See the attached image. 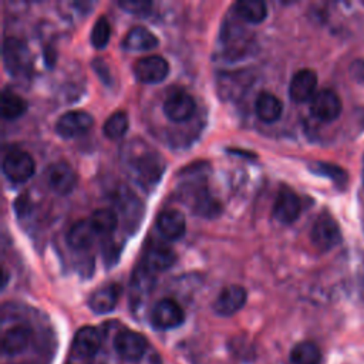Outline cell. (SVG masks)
Instances as JSON below:
<instances>
[{
    "instance_id": "obj_1",
    "label": "cell",
    "mask_w": 364,
    "mask_h": 364,
    "mask_svg": "<svg viewBox=\"0 0 364 364\" xmlns=\"http://www.w3.org/2000/svg\"><path fill=\"white\" fill-rule=\"evenodd\" d=\"M129 169L132 178L148 191L161 179L165 169V162L156 151L148 146L131 156Z\"/></svg>"
},
{
    "instance_id": "obj_2",
    "label": "cell",
    "mask_w": 364,
    "mask_h": 364,
    "mask_svg": "<svg viewBox=\"0 0 364 364\" xmlns=\"http://www.w3.org/2000/svg\"><path fill=\"white\" fill-rule=\"evenodd\" d=\"M3 63L11 75H24L31 68V54L21 40L7 37L3 43Z\"/></svg>"
},
{
    "instance_id": "obj_3",
    "label": "cell",
    "mask_w": 364,
    "mask_h": 364,
    "mask_svg": "<svg viewBox=\"0 0 364 364\" xmlns=\"http://www.w3.org/2000/svg\"><path fill=\"white\" fill-rule=\"evenodd\" d=\"M1 166L6 178L14 183H23L28 181L36 171V162L33 156L28 152L20 149L7 152Z\"/></svg>"
},
{
    "instance_id": "obj_4",
    "label": "cell",
    "mask_w": 364,
    "mask_h": 364,
    "mask_svg": "<svg viewBox=\"0 0 364 364\" xmlns=\"http://www.w3.org/2000/svg\"><path fill=\"white\" fill-rule=\"evenodd\" d=\"M149 321L156 330H172L185 321V313L175 300L162 299L154 304Z\"/></svg>"
},
{
    "instance_id": "obj_5",
    "label": "cell",
    "mask_w": 364,
    "mask_h": 364,
    "mask_svg": "<svg viewBox=\"0 0 364 364\" xmlns=\"http://www.w3.org/2000/svg\"><path fill=\"white\" fill-rule=\"evenodd\" d=\"M310 237L318 250L327 252L340 243L341 233L337 222L330 215L321 213L311 226Z\"/></svg>"
},
{
    "instance_id": "obj_6",
    "label": "cell",
    "mask_w": 364,
    "mask_h": 364,
    "mask_svg": "<svg viewBox=\"0 0 364 364\" xmlns=\"http://www.w3.org/2000/svg\"><path fill=\"white\" fill-rule=\"evenodd\" d=\"M134 75L139 82L158 84L169 74V64L162 55L141 57L134 63Z\"/></svg>"
},
{
    "instance_id": "obj_7",
    "label": "cell",
    "mask_w": 364,
    "mask_h": 364,
    "mask_svg": "<svg viewBox=\"0 0 364 364\" xmlns=\"http://www.w3.org/2000/svg\"><path fill=\"white\" fill-rule=\"evenodd\" d=\"M146 338L132 330H121L114 338V348L117 354L128 361H138L146 353Z\"/></svg>"
},
{
    "instance_id": "obj_8",
    "label": "cell",
    "mask_w": 364,
    "mask_h": 364,
    "mask_svg": "<svg viewBox=\"0 0 364 364\" xmlns=\"http://www.w3.org/2000/svg\"><path fill=\"white\" fill-rule=\"evenodd\" d=\"M92 124L94 119L88 112L82 109L67 111L55 121V132L65 139L75 138L85 134Z\"/></svg>"
},
{
    "instance_id": "obj_9",
    "label": "cell",
    "mask_w": 364,
    "mask_h": 364,
    "mask_svg": "<svg viewBox=\"0 0 364 364\" xmlns=\"http://www.w3.org/2000/svg\"><path fill=\"white\" fill-rule=\"evenodd\" d=\"M343 104L333 90H320L310 100V112L320 121H334L341 112Z\"/></svg>"
},
{
    "instance_id": "obj_10",
    "label": "cell",
    "mask_w": 364,
    "mask_h": 364,
    "mask_svg": "<svg viewBox=\"0 0 364 364\" xmlns=\"http://www.w3.org/2000/svg\"><path fill=\"white\" fill-rule=\"evenodd\" d=\"M47 183L57 195H68L77 185V173L73 166L64 161L51 164L46 172Z\"/></svg>"
},
{
    "instance_id": "obj_11",
    "label": "cell",
    "mask_w": 364,
    "mask_h": 364,
    "mask_svg": "<svg viewBox=\"0 0 364 364\" xmlns=\"http://www.w3.org/2000/svg\"><path fill=\"white\" fill-rule=\"evenodd\" d=\"M247 293L245 287L239 284H230L220 290L218 297L215 299L212 309L218 316L228 317L237 313L246 303Z\"/></svg>"
},
{
    "instance_id": "obj_12",
    "label": "cell",
    "mask_w": 364,
    "mask_h": 364,
    "mask_svg": "<svg viewBox=\"0 0 364 364\" xmlns=\"http://www.w3.org/2000/svg\"><path fill=\"white\" fill-rule=\"evenodd\" d=\"M317 88V74L310 68H301L291 77L289 85V95L294 102L310 101Z\"/></svg>"
},
{
    "instance_id": "obj_13",
    "label": "cell",
    "mask_w": 364,
    "mask_h": 364,
    "mask_svg": "<svg viewBox=\"0 0 364 364\" xmlns=\"http://www.w3.org/2000/svg\"><path fill=\"white\" fill-rule=\"evenodd\" d=\"M196 104L195 100L183 91L171 94L164 102V114L172 122H183L192 118Z\"/></svg>"
},
{
    "instance_id": "obj_14",
    "label": "cell",
    "mask_w": 364,
    "mask_h": 364,
    "mask_svg": "<svg viewBox=\"0 0 364 364\" xmlns=\"http://www.w3.org/2000/svg\"><path fill=\"white\" fill-rule=\"evenodd\" d=\"M301 210V202L299 196L289 188H282L274 199L273 216L280 223H293Z\"/></svg>"
},
{
    "instance_id": "obj_15",
    "label": "cell",
    "mask_w": 364,
    "mask_h": 364,
    "mask_svg": "<svg viewBox=\"0 0 364 364\" xmlns=\"http://www.w3.org/2000/svg\"><path fill=\"white\" fill-rule=\"evenodd\" d=\"M156 225L161 235L168 240L181 239L186 230V220L183 213L173 208L162 210L158 216Z\"/></svg>"
},
{
    "instance_id": "obj_16",
    "label": "cell",
    "mask_w": 364,
    "mask_h": 364,
    "mask_svg": "<svg viewBox=\"0 0 364 364\" xmlns=\"http://www.w3.org/2000/svg\"><path fill=\"white\" fill-rule=\"evenodd\" d=\"M121 296V287L117 283H109L98 287L91 293L88 306L95 314H107L112 311Z\"/></svg>"
},
{
    "instance_id": "obj_17",
    "label": "cell",
    "mask_w": 364,
    "mask_h": 364,
    "mask_svg": "<svg viewBox=\"0 0 364 364\" xmlns=\"http://www.w3.org/2000/svg\"><path fill=\"white\" fill-rule=\"evenodd\" d=\"M101 347V334L95 327L84 326L81 327L73 340V350L81 357H94Z\"/></svg>"
},
{
    "instance_id": "obj_18",
    "label": "cell",
    "mask_w": 364,
    "mask_h": 364,
    "mask_svg": "<svg viewBox=\"0 0 364 364\" xmlns=\"http://www.w3.org/2000/svg\"><path fill=\"white\" fill-rule=\"evenodd\" d=\"M158 46L156 36L144 26H135L128 30L122 40V47L131 53L149 51Z\"/></svg>"
},
{
    "instance_id": "obj_19",
    "label": "cell",
    "mask_w": 364,
    "mask_h": 364,
    "mask_svg": "<svg viewBox=\"0 0 364 364\" xmlns=\"http://www.w3.org/2000/svg\"><path fill=\"white\" fill-rule=\"evenodd\" d=\"M176 262L175 252L166 245H152L144 256V266L152 272H164L172 267Z\"/></svg>"
},
{
    "instance_id": "obj_20",
    "label": "cell",
    "mask_w": 364,
    "mask_h": 364,
    "mask_svg": "<svg viewBox=\"0 0 364 364\" xmlns=\"http://www.w3.org/2000/svg\"><path fill=\"white\" fill-rule=\"evenodd\" d=\"M30 338H31V331L26 326H14L9 328L3 334V340H1L4 354L7 355L21 354L28 347Z\"/></svg>"
},
{
    "instance_id": "obj_21",
    "label": "cell",
    "mask_w": 364,
    "mask_h": 364,
    "mask_svg": "<svg viewBox=\"0 0 364 364\" xmlns=\"http://www.w3.org/2000/svg\"><path fill=\"white\" fill-rule=\"evenodd\" d=\"M97 232L94 230L90 219H81L77 220L68 230L67 233V243L77 250H84L88 249L95 237H97Z\"/></svg>"
},
{
    "instance_id": "obj_22",
    "label": "cell",
    "mask_w": 364,
    "mask_h": 364,
    "mask_svg": "<svg viewBox=\"0 0 364 364\" xmlns=\"http://www.w3.org/2000/svg\"><path fill=\"white\" fill-rule=\"evenodd\" d=\"M255 111H256V115L259 117V119L270 124V122L277 121L282 117L283 104L276 95L264 91L257 95L256 102H255Z\"/></svg>"
},
{
    "instance_id": "obj_23",
    "label": "cell",
    "mask_w": 364,
    "mask_h": 364,
    "mask_svg": "<svg viewBox=\"0 0 364 364\" xmlns=\"http://www.w3.org/2000/svg\"><path fill=\"white\" fill-rule=\"evenodd\" d=\"M235 13L246 23L259 24L267 16V6L260 0H242L235 4Z\"/></svg>"
},
{
    "instance_id": "obj_24",
    "label": "cell",
    "mask_w": 364,
    "mask_h": 364,
    "mask_svg": "<svg viewBox=\"0 0 364 364\" xmlns=\"http://www.w3.org/2000/svg\"><path fill=\"white\" fill-rule=\"evenodd\" d=\"M321 351L313 341H300L290 351L291 364H320Z\"/></svg>"
},
{
    "instance_id": "obj_25",
    "label": "cell",
    "mask_w": 364,
    "mask_h": 364,
    "mask_svg": "<svg viewBox=\"0 0 364 364\" xmlns=\"http://www.w3.org/2000/svg\"><path fill=\"white\" fill-rule=\"evenodd\" d=\"M88 219L94 230L97 232V235H102V236L111 235L118 225L117 213L112 209H107V208L94 210Z\"/></svg>"
},
{
    "instance_id": "obj_26",
    "label": "cell",
    "mask_w": 364,
    "mask_h": 364,
    "mask_svg": "<svg viewBox=\"0 0 364 364\" xmlns=\"http://www.w3.org/2000/svg\"><path fill=\"white\" fill-rule=\"evenodd\" d=\"M27 111V102L16 92L4 91L1 94V115L6 119H16Z\"/></svg>"
},
{
    "instance_id": "obj_27",
    "label": "cell",
    "mask_w": 364,
    "mask_h": 364,
    "mask_svg": "<svg viewBox=\"0 0 364 364\" xmlns=\"http://www.w3.org/2000/svg\"><path fill=\"white\" fill-rule=\"evenodd\" d=\"M128 125H129V119L127 112L117 111L105 119L102 125V132L108 139H119L127 134Z\"/></svg>"
},
{
    "instance_id": "obj_28",
    "label": "cell",
    "mask_w": 364,
    "mask_h": 364,
    "mask_svg": "<svg viewBox=\"0 0 364 364\" xmlns=\"http://www.w3.org/2000/svg\"><path fill=\"white\" fill-rule=\"evenodd\" d=\"M132 293L136 297V300H139L142 297V294H146L152 290L154 284H155V276L154 272L149 270L146 266L141 264L134 276H132Z\"/></svg>"
},
{
    "instance_id": "obj_29",
    "label": "cell",
    "mask_w": 364,
    "mask_h": 364,
    "mask_svg": "<svg viewBox=\"0 0 364 364\" xmlns=\"http://www.w3.org/2000/svg\"><path fill=\"white\" fill-rule=\"evenodd\" d=\"M109 36H111V26L108 18L105 16L98 17L91 30V44L95 48H104L109 40Z\"/></svg>"
},
{
    "instance_id": "obj_30",
    "label": "cell",
    "mask_w": 364,
    "mask_h": 364,
    "mask_svg": "<svg viewBox=\"0 0 364 364\" xmlns=\"http://www.w3.org/2000/svg\"><path fill=\"white\" fill-rule=\"evenodd\" d=\"M311 171L320 175H326L336 182H344L347 179V175L341 168L331 164H326V162H314L311 165Z\"/></svg>"
},
{
    "instance_id": "obj_31",
    "label": "cell",
    "mask_w": 364,
    "mask_h": 364,
    "mask_svg": "<svg viewBox=\"0 0 364 364\" xmlns=\"http://www.w3.org/2000/svg\"><path fill=\"white\" fill-rule=\"evenodd\" d=\"M118 6L127 13H131L135 16H146L151 11L152 3L145 0H121L118 1Z\"/></svg>"
}]
</instances>
